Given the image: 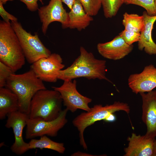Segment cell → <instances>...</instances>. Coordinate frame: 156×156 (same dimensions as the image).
<instances>
[{"label": "cell", "mask_w": 156, "mask_h": 156, "mask_svg": "<svg viewBox=\"0 0 156 156\" xmlns=\"http://www.w3.org/2000/svg\"><path fill=\"white\" fill-rule=\"evenodd\" d=\"M104 15L106 18L115 16L124 3V0H101Z\"/></svg>", "instance_id": "44dd1931"}, {"label": "cell", "mask_w": 156, "mask_h": 156, "mask_svg": "<svg viewBox=\"0 0 156 156\" xmlns=\"http://www.w3.org/2000/svg\"><path fill=\"white\" fill-rule=\"evenodd\" d=\"M63 101L60 93L53 90H41L33 96L30 103L29 118L52 121L62 110Z\"/></svg>", "instance_id": "5b68a950"}, {"label": "cell", "mask_w": 156, "mask_h": 156, "mask_svg": "<svg viewBox=\"0 0 156 156\" xmlns=\"http://www.w3.org/2000/svg\"><path fill=\"white\" fill-rule=\"evenodd\" d=\"M11 24L20 42L25 59L31 64L40 59L47 57L51 53L42 43L37 34L32 35L27 32L18 21Z\"/></svg>", "instance_id": "8992f818"}, {"label": "cell", "mask_w": 156, "mask_h": 156, "mask_svg": "<svg viewBox=\"0 0 156 156\" xmlns=\"http://www.w3.org/2000/svg\"><path fill=\"white\" fill-rule=\"evenodd\" d=\"M155 139L145 135L133 133L127 138L128 146L124 148L125 156H153Z\"/></svg>", "instance_id": "9a60e30c"}, {"label": "cell", "mask_w": 156, "mask_h": 156, "mask_svg": "<svg viewBox=\"0 0 156 156\" xmlns=\"http://www.w3.org/2000/svg\"><path fill=\"white\" fill-rule=\"evenodd\" d=\"M42 80L31 69L23 74H11L8 79L5 87L17 96L20 111L29 115L31 101L38 91L46 89Z\"/></svg>", "instance_id": "7a4b0ae2"}, {"label": "cell", "mask_w": 156, "mask_h": 156, "mask_svg": "<svg viewBox=\"0 0 156 156\" xmlns=\"http://www.w3.org/2000/svg\"><path fill=\"white\" fill-rule=\"evenodd\" d=\"M25 57L18 38L11 23L0 21V61L13 73L25 64Z\"/></svg>", "instance_id": "277c9868"}, {"label": "cell", "mask_w": 156, "mask_h": 156, "mask_svg": "<svg viewBox=\"0 0 156 156\" xmlns=\"http://www.w3.org/2000/svg\"><path fill=\"white\" fill-rule=\"evenodd\" d=\"M28 143L29 150L46 148L55 151L61 154L64 153L66 150L63 143L55 142L46 135L40 137L39 139H32Z\"/></svg>", "instance_id": "d6986e66"}, {"label": "cell", "mask_w": 156, "mask_h": 156, "mask_svg": "<svg viewBox=\"0 0 156 156\" xmlns=\"http://www.w3.org/2000/svg\"><path fill=\"white\" fill-rule=\"evenodd\" d=\"M71 156H94L88 154L86 153H83L80 151H78L72 155Z\"/></svg>", "instance_id": "f1b7e54d"}, {"label": "cell", "mask_w": 156, "mask_h": 156, "mask_svg": "<svg viewBox=\"0 0 156 156\" xmlns=\"http://www.w3.org/2000/svg\"><path fill=\"white\" fill-rule=\"evenodd\" d=\"M19 0L25 3L26 5L27 8L31 12H34L38 10V8L37 2L38 1H40L42 4H44L42 0Z\"/></svg>", "instance_id": "4316f807"}, {"label": "cell", "mask_w": 156, "mask_h": 156, "mask_svg": "<svg viewBox=\"0 0 156 156\" xmlns=\"http://www.w3.org/2000/svg\"><path fill=\"white\" fill-rule=\"evenodd\" d=\"M3 4L0 2V15L3 21L7 23H9L10 21H18L17 18L13 15L7 12L4 9Z\"/></svg>", "instance_id": "484cf974"}, {"label": "cell", "mask_w": 156, "mask_h": 156, "mask_svg": "<svg viewBox=\"0 0 156 156\" xmlns=\"http://www.w3.org/2000/svg\"><path fill=\"white\" fill-rule=\"evenodd\" d=\"M154 1L155 5V6L156 9V0H154Z\"/></svg>", "instance_id": "1f68e13d"}, {"label": "cell", "mask_w": 156, "mask_h": 156, "mask_svg": "<svg viewBox=\"0 0 156 156\" xmlns=\"http://www.w3.org/2000/svg\"><path fill=\"white\" fill-rule=\"evenodd\" d=\"M119 111L129 114L130 107L127 103L120 101H115L112 104L104 106L96 105L91 108L90 111L81 113L73 119L72 123L79 132L80 144L84 149L88 150L83 135L86 128L99 120L114 121L116 119L114 113Z\"/></svg>", "instance_id": "3957f363"}, {"label": "cell", "mask_w": 156, "mask_h": 156, "mask_svg": "<svg viewBox=\"0 0 156 156\" xmlns=\"http://www.w3.org/2000/svg\"><path fill=\"white\" fill-rule=\"evenodd\" d=\"M119 35L127 44L131 45L133 43L139 40L140 32L124 29L119 34Z\"/></svg>", "instance_id": "cb8c5ba5"}, {"label": "cell", "mask_w": 156, "mask_h": 156, "mask_svg": "<svg viewBox=\"0 0 156 156\" xmlns=\"http://www.w3.org/2000/svg\"><path fill=\"white\" fill-rule=\"evenodd\" d=\"M133 45L127 44L119 35L110 41L99 43L97 49L99 53L104 57L116 60L128 55L133 50Z\"/></svg>", "instance_id": "5bb4252c"}, {"label": "cell", "mask_w": 156, "mask_h": 156, "mask_svg": "<svg viewBox=\"0 0 156 156\" xmlns=\"http://www.w3.org/2000/svg\"><path fill=\"white\" fill-rule=\"evenodd\" d=\"M14 0H0V2H1L3 3V4L6 3L7 2L9 1H12Z\"/></svg>", "instance_id": "4dcf8cb0"}, {"label": "cell", "mask_w": 156, "mask_h": 156, "mask_svg": "<svg viewBox=\"0 0 156 156\" xmlns=\"http://www.w3.org/2000/svg\"><path fill=\"white\" fill-rule=\"evenodd\" d=\"M68 110H63L58 117L52 121L28 118L26 125L25 138L32 139L46 135L51 137L57 135L59 131L67 123L66 116Z\"/></svg>", "instance_id": "52a82bcc"}, {"label": "cell", "mask_w": 156, "mask_h": 156, "mask_svg": "<svg viewBox=\"0 0 156 156\" xmlns=\"http://www.w3.org/2000/svg\"><path fill=\"white\" fill-rule=\"evenodd\" d=\"M64 67L60 55L54 53L40 59L32 64L30 67L42 81L54 83L58 79L59 72Z\"/></svg>", "instance_id": "9c48e42d"}, {"label": "cell", "mask_w": 156, "mask_h": 156, "mask_svg": "<svg viewBox=\"0 0 156 156\" xmlns=\"http://www.w3.org/2000/svg\"><path fill=\"white\" fill-rule=\"evenodd\" d=\"M5 127L12 128L14 137V142L10 147L12 151L17 155H21L29 150L28 143L24 141L23 130L26 126L28 115L18 110L8 114Z\"/></svg>", "instance_id": "8fae6325"}, {"label": "cell", "mask_w": 156, "mask_h": 156, "mask_svg": "<svg viewBox=\"0 0 156 156\" xmlns=\"http://www.w3.org/2000/svg\"><path fill=\"white\" fill-rule=\"evenodd\" d=\"M122 24L125 29L140 32L144 25V16L143 15L125 12L123 14Z\"/></svg>", "instance_id": "ffe728a7"}, {"label": "cell", "mask_w": 156, "mask_h": 156, "mask_svg": "<svg viewBox=\"0 0 156 156\" xmlns=\"http://www.w3.org/2000/svg\"><path fill=\"white\" fill-rule=\"evenodd\" d=\"M155 156H156V155H155Z\"/></svg>", "instance_id": "d6a6232c"}, {"label": "cell", "mask_w": 156, "mask_h": 156, "mask_svg": "<svg viewBox=\"0 0 156 156\" xmlns=\"http://www.w3.org/2000/svg\"><path fill=\"white\" fill-rule=\"evenodd\" d=\"M62 2L66 4L71 10L74 4L75 0H61Z\"/></svg>", "instance_id": "83f0119b"}, {"label": "cell", "mask_w": 156, "mask_h": 156, "mask_svg": "<svg viewBox=\"0 0 156 156\" xmlns=\"http://www.w3.org/2000/svg\"><path fill=\"white\" fill-rule=\"evenodd\" d=\"M14 73L10 67L0 61V88L5 86L8 79Z\"/></svg>", "instance_id": "d4e9b609"}, {"label": "cell", "mask_w": 156, "mask_h": 156, "mask_svg": "<svg viewBox=\"0 0 156 156\" xmlns=\"http://www.w3.org/2000/svg\"><path fill=\"white\" fill-rule=\"evenodd\" d=\"M128 84L137 94L153 90L156 87V68L151 64L145 66L141 73L131 74L128 79Z\"/></svg>", "instance_id": "7c38bea8"}, {"label": "cell", "mask_w": 156, "mask_h": 156, "mask_svg": "<svg viewBox=\"0 0 156 156\" xmlns=\"http://www.w3.org/2000/svg\"><path fill=\"white\" fill-rule=\"evenodd\" d=\"M106 70L105 60L96 58L92 53L81 47L79 55L70 66L59 72L58 79L64 81L84 77L112 83L106 77Z\"/></svg>", "instance_id": "6da1fadb"}, {"label": "cell", "mask_w": 156, "mask_h": 156, "mask_svg": "<svg viewBox=\"0 0 156 156\" xmlns=\"http://www.w3.org/2000/svg\"><path fill=\"white\" fill-rule=\"evenodd\" d=\"M63 84L60 87L53 86L52 88L57 91L60 94L63 103L68 111L72 112L78 109L86 112L90 109L88 105L92 99L80 94L77 89V81L74 79L64 81Z\"/></svg>", "instance_id": "ba28073f"}, {"label": "cell", "mask_w": 156, "mask_h": 156, "mask_svg": "<svg viewBox=\"0 0 156 156\" xmlns=\"http://www.w3.org/2000/svg\"><path fill=\"white\" fill-rule=\"evenodd\" d=\"M142 15L144 18V25L140 32L138 48L140 51L144 49L146 53L149 55H156V44L152 37V31L154 23L156 21V16L149 15L146 11Z\"/></svg>", "instance_id": "2e32d148"}, {"label": "cell", "mask_w": 156, "mask_h": 156, "mask_svg": "<svg viewBox=\"0 0 156 156\" xmlns=\"http://www.w3.org/2000/svg\"><path fill=\"white\" fill-rule=\"evenodd\" d=\"M68 15V28L76 29L79 31L85 29L93 20L92 16L86 12L78 0H75Z\"/></svg>", "instance_id": "e0dca14e"}, {"label": "cell", "mask_w": 156, "mask_h": 156, "mask_svg": "<svg viewBox=\"0 0 156 156\" xmlns=\"http://www.w3.org/2000/svg\"><path fill=\"white\" fill-rule=\"evenodd\" d=\"M124 3L140 6L146 10L149 15L156 16V9L154 0H124Z\"/></svg>", "instance_id": "7402d4cb"}, {"label": "cell", "mask_w": 156, "mask_h": 156, "mask_svg": "<svg viewBox=\"0 0 156 156\" xmlns=\"http://www.w3.org/2000/svg\"><path fill=\"white\" fill-rule=\"evenodd\" d=\"M38 10L42 23V31L44 35L49 24L53 22H60L64 29L68 28V12L64 8L61 0H50L47 5L38 8Z\"/></svg>", "instance_id": "30bf717a"}, {"label": "cell", "mask_w": 156, "mask_h": 156, "mask_svg": "<svg viewBox=\"0 0 156 156\" xmlns=\"http://www.w3.org/2000/svg\"><path fill=\"white\" fill-rule=\"evenodd\" d=\"M140 94L142 101V120L147 128L145 135L155 139L156 137V90Z\"/></svg>", "instance_id": "4fadbf2b"}, {"label": "cell", "mask_w": 156, "mask_h": 156, "mask_svg": "<svg viewBox=\"0 0 156 156\" xmlns=\"http://www.w3.org/2000/svg\"><path fill=\"white\" fill-rule=\"evenodd\" d=\"M156 155V140H155L153 146V156Z\"/></svg>", "instance_id": "f546056e"}, {"label": "cell", "mask_w": 156, "mask_h": 156, "mask_svg": "<svg viewBox=\"0 0 156 156\" xmlns=\"http://www.w3.org/2000/svg\"><path fill=\"white\" fill-rule=\"evenodd\" d=\"M86 12L92 16L96 15L102 4L101 0H78Z\"/></svg>", "instance_id": "603a6c76"}, {"label": "cell", "mask_w": 156, "mask_h": 156, "mask_svg": "<svg viewBox=\"0 0 156 156\" xmlns=\"http://www.w3.org/2000/svg\"><path fill=\"white\" fill-rule=\"evenodd\" d=\"M19 103L16 95L10 89L0 88V119L9 114L19 110Z\"/></svg>", "instance_id": "ac0fdd59"}]
</instances>
